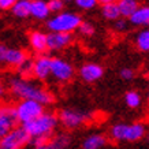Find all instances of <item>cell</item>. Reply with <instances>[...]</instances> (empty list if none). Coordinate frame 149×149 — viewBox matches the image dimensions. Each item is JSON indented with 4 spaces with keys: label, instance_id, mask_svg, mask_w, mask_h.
<instances>
[{
    "label": "cell",
    "instance_id": "cell-1",
    "mask_svg": "<svg viewBox=\"0 0 149 149\" xmlns=\"http://www.w3.org/2000/svg\"><path fill=\"white\" fill-rule=\"evenodd\" d=\"M10 91L19 100H34L44 107L54 103V95L42 88L38 82L21 77H11L8 79Z\"/></svg>",
    "mask_w": 149,
    "mask_h": 149
},
{
    "label": "cell",
    "instance_id": "cell-2",
    "mask_svg": "<svg viewBox=\"0 0 149 149\" xmlns=\"http://www.w3.org/2000/svg\"><path fill=\"white\" fill-rule=\"evenodd\" d=\"M59 125V118L56 113L45 111V112L36 118L34 120L23 125L25 130L30 136L32 140L34 138H51L54 136L55 130Z\"/></svg>",
    "mask_w": 149,
    "mask_h": 149
},
{
    "label": "cell",
    "instance_id": "cell-3",
    "mask_svg": "<svg viewBox=\"0 0 149 149\" xmlns=\"http://www.w3.org/2000/svg\"><path fill=\"white\" fill-rule=\"evenodd\" d=\"M82 23L81 15L71 11H62L55 14L47 21V26L52 33H70L78 30L79 25Z\"/></svg>",
    "mask_w": 149,
    "mask_h": 149
},
{
    "label": "cell",
    "instance_id": "cell-4",
    "mask_svg": "<svg viewBox=\"0 0 149 149\" xmlns=\"http://www.w3.org/2000/svg\"><path fill=\"white\" fill-rule=\"evenodd\" d=\"M146 134V127L144 123H115L109 129V136L113 141H129L136 142L144 138Z\"/></svg>",
    "mask_w": 149,
    "mask_h": 149
},
{
    "label": "cell",
    "instance_id": "cell-5",
    "mask_svg": "<svg viewBox=\"0 0 149 149\" xmlns=\"http://www.w3.org/2000/svg\"><path fill=\"white\" fill-rule=\"evenodd\" d=\"M44 112L45 107L34 100H19V103L15 105V116L21 126L34 120Z\"/></svg>",
    "mask_w": 149,
    "mask_h": 149
},
{
    "label": "cell",
    "instance_id": "cell-6",
    "mask_svg": "<svg viewBox=\"0 0 149 149\" xmlns=\"http://www.w3.org/2000/svg\"><path fill=\"white\" fill-rule=\"evenodd\" d=\"M59 123L66 129H77V127L85 125L86 122L92 120L93 113L88 111L75 108H63L58 113Z\"/></svg>",
    "mask_w": 149,
    "mask_h": 149
},
{
    "label": "cell",
    "instance_id": "cell-7",
    "mask_svg": "<svg viewBox=\"0 0 149 149\" xmlns=\"http://www.w3.org/2000/svg\"><path fill=\"white\" fill-rule=\"evenodd\" d=\"M32 142L23 126H17L0 140V149H23Z\"/></svg>",
    "mask_w": 149,
    "mask_h": 149
},
{
    "label": "cell",
    "instance_id": "cell-8",
    "mask_svg": "<svg viewBox=\"0 0 149 149\" xmlns=\"http://www.w3.org/2000/svg\"><path fill=\"white\" fill-rule=\"evenodd\" d=\"M29 58L26 52L19 48L7 47L4 44H0V64H6L10 67H19L21 64Z\"/></svg>",
    "mask_w": 149,
    "mask_h": 149
},
{
    "label": "cell",
    "instance_id": "cell-9",
    "mask_svg": "<svg viewBox=\"0 0 149 149\" xmlns=\"http://www.w3.org/2000/svg\"><path fill=\"white\" fill-rule=\"evenodd\" d=\"M74 75V67L70 62L62 58H52L51 63V77L59 82H67Z\"/></svg>",
    "mask_w": 149,
    "mask_h": 149
},
{
    "label": "cell",
    "instance_id": "cell-10",
    "mask_svg": "<svg viewBox=\"0 0 149 149\" xmlns=\"http://www.w3.org/2000/svg\"><path fill=\"white\" fill-rule=\"evenodd\" d=\"M17 116L15 107L10 104H0V140L10 133L14 127H17Z\"/></svg>",
    "mask_w": 149,
    "mask_h": 149
},
{
    "label": "cell",
    "instance_id": "cell-11",
    "mask_svg": "<svg viewBox=\"0 0 149 149\" xmlns=\"http://www.w3.org/2000/svg\"><path fill=\"white\" fill-rule=\"evenodd\" d=\"M51 63L52 58L48 55L42 54L38 55L34 59V70H33V77L38 81H45L51 77Z\"/></svg>",
    "mask_w": 149,
    "mask_h": 149
},
{
    "label": "cell",
    "instance_id": "cell-12",
    "mask_svg": "<svg viewBox=\"0 0 149 149\" xmlns=\"http://www.w3.org/2000/svg\"><path fill=\"white\" fill-rule=\"evenodd\" d=\"M103 74H104V68L99 63H93V62L85 63L79 68V77L85 82L99 81L100 78L103 77Z\"/></svg>",
    "mask_w": 149,
    "mask_h": 149
},
{
    "label": "cell",
    "instance_id": "cell-13",
    "mask_svg": "<svg viewBox=\"0 0 149 149\" xmlns=\"http://www.w3.org/2000/svg\"><path fill=\"white\" fill-rule=\"evenodd\" d=\"M72 42V34L70 33H52L48 34V49L60 51Z\"/></svg>",
    "mask_w": 149,
    "mask_h": 149
},
{
    "label": "cell",
    "instance_id": "cell-14",
    "mask_svg": "<svg viewBox=\"0 0 149 149\" xmlns=\"http://www.w3.org/2000/svg\"><path fill=\"white\" fill-rule=\"evenodd\" d=\"M29 44L33 51H36L38 55H42L48 49V34L40 30H34L29 34Z\"/></svg>",
    "mask_w": 149,
    "mask_h": 149
},
{
    "label": "cell",
    "instance_id": "cell-15",
    "mask_svg": "<svg viewBox=\"0 0 149 149\" xmlns=\"http://www.w3.org/2000/svg\"><path fill=\"white\" fill-rule=\"evenodd\" d=\"M129 22L133 26H140V27H146L149 29V4H141L137 11L130 18Z\"/></svg>",
    "mask_w": 149,
    "mask_h": 149
},
{
    "label": "cell",
    "instance_id": "cell-16",
    "mask_svg": "<svg viewBox=\"0 0 149 149\" xmlns=\"http://www.w3.org/2000/svg\"><path fill=\"white\" fill-rule=\"evenodd\" d=\"M49 14L51 11L47 0H33V1H30V17L38 19V21H44V19L49 18Z\"/></svg>",
    "mask_w": 149,
    "mask_h": 149
},
{
    "label": "cell",
    "instance_id": "cell-17",
    "mask_svg": "<svg viewBox=\"0 0 149 149\" xmlns=\"http://www.w3.org/2000/svg\"><path fill=\"white\" fill-rule=\"evenodd\" d=\"M70 144H71V136L62 131V133L54 134L51 137L48 146H49V149H67Z\"/></svg>",
    "mask_w": 149,
    "mask_h": 149
},
{
    "label": "cell",
    "instance_id": "cell-18",
    "mask_svg": "<svg viewBox=\"0 0 149 149\" xmlns=\"http://www.w3.org/2000/svg\"><path fill=\"white\" fill-rule=\"evenodd\" d=\"M107 145V137L100 134V133H95L88 136L82 142V149H101Z\"/></svg>",
    "mask_w": 149,
    "mask_h": 149
},
{
    "label": "cell",
    "instance_id": "cell-19",
    "mask_svg": "<svg viewBox=\"0 0 149 149\" xmlns=\"http://www.w3.org/2000/svg\"><path fill=\"white\" fill-rule=\"evenodd\" d=\"M140 6L141 4L138 0H119V3H118V7H119V11H120V17L126 19L130 18Z\"/></svg>",
    "mask_w": 149,
    "mask_h": 149
},
{
    "label": "cell",
    "instance_id": "cell-20",
    "mask_svg": "<svg viewBox=\"0 0 149 149\" xmlns=\"http://www.w3.org/2000/svg\"><path fill=\"white\" fill-rule=\"evenodd\" d=\"M11 11H13V14L17 18H21V19L27 18V17H30V1H27V0H18Z\"/></svg>",
    "mask_w": 149,
    "mask_h": 149
},
{
    "label": "cell",
    "instance_id": "cell-21",
    "mask_svg": "<svg viewBox=\"0 0 149 149\" xmlns=\"http://www.w3.org/2000/svg\"><path fill=\"white\" fill-rule=\"evenodd\" d=\"M101 15L107 21H118L120 17V11H119V7L118 4H105V6H101Z\"/></svg>",
    "mask_w": 149,
    "mask_h": 149
},
{
    "label": "cell",
    "instance_id": "cell-22",
    "mask_svg": "<svg viewBox=\"0 0 149 149\" xmlns=\"http://www.w3.org/2000/svg\"><path fill=\"white\" fill-rule=\"evenodd\" d=\"M33 70H34V59L32 58H27L19 67H17L18 77L26 78V79H30V77L33 75Z\"/></svg>",
    "mask_w": 149,
    "mask_h": 149
},
{
    "label": "cell",
    "instance_id": "cell-23",
    "mask_svg": "<svg viewBox=\"0 0 149 149\" xmlns=\"http://www.w3.org/2000/svg\"><path fill=\"white\" fill-rule=\"evenodd\" d=\"M136 47L142 52H149V29L140 30L136 36Z\"/></svg>",
    "mask_w": 149,
    "mask_h": 149
},
{
    "label": "cell",
    "instance_id": "cell-24",
    "mask_svg": "<svg viewBox=\"0 0 149 149\" xmlns=\"http://www.w3.org/2000/svg\"><path fill=\"white\" fill-rule=\"evenodd\" d=\"M125 103L129 108H138L141 105V95L137 91H129L125 95Z\"/></svg>",
    "mask_w": 149,
    "mask_h": 149
},
{
    "label": "cell",
    "instance_id": "cell-25",
    "mask_svg": "<svg viewBox=\"0 0 149 149\" xmlns=\"http://www.w3.org/2000/svg\"><path fill=\"white\" fill-rule=\"evenodd\" d=\"M78 32L81 33L82 36L91 37L95 34L96 29H95V26H93V23L88 22V21H82V23L79 25V27H78Z\"/></svg>",
    "mask_w": 149,
    "mask_h": 149
},
{
    "label": "cell",
    "instance_id": "cell-26",
    "mask_svg": "<svg viewBox=\"0 0 149 149\" xmlns=\"http://www.w3.org/2000/svg\"><path fill=\"white\" fill-rule=\"evenodd\" d=\"M74 3L77 6L78 8L85 10V11H89V10L95 8L96 6L99 4L97 0H74Z\"/></svg>",
    "mask_w": 149,
    "mask_h": 149
},
{
    "label": "cell",
    "instance_id": "cell-27",
    "mask_svg": "<svg viewBox=\"0 0 149 149\" xmlns=\"http://www.w3.org/2000/svg\"><path fill=\"white\" fill-rule=\"evenodd\" d=\"M48 1V7H49V11L54 14H59L62 13L64 8V3L63 0H47Z\"/></svg>",
    "mask_w": 149,
    "mask_h": 149
},
{
    "label": "cell",
    "instance_id": "cell-28",
    "mask_svg": "<svg viewBox=\"0 0 149 149\" xmlns=\"http://www.w3.org/2000/svg\"><path fill=\"white\" fill-rule=\"evenodd\" d=\"M129 19L126 18H119L118 21H115L113 22V29L116 30V32L119 33H122V32H126L127 30V27H129Z\"/></svg>",
    "mask_w": 149,
    "mask_h": 149
},
{
    "label": "cell",
    "instance_id": "cell-29",
    "mask_svg": "<svg viewBox=\"0 0 149 149\" xmlns=\"http://www.w3.org/2000/svg\"><path fill=\"white\" fill-rule=\"evenodd\" d=\"M119 75H120V78L122 79H125V81H131L133 78H134V70L130 67H123L120 71H119Z\"/></svg>",
    "mask_w": 149,
    "mask_h": 149
},
{
    "label": "cell",
    "instance_id": "cell-30",
    "mask_svg": "<svg viewBox=\"0 0 149 149\" xmlns=\"http://www.w3.org/2000/svg\"><path fill=\"white\" fill-rule=\"evenodd\" d=\"M18 0H0V10L1 11H7V10H13Z\"/></svg>",
    "mask_w": 149,
    "mask_h": 149
},
{
    "label": "cell",
    "instance_id": "cell-31",
    "mask_svg": "<svg viewBox=\"0 0 149 149\" xmlns=\"http://www.w3.org/2000/svg\"><path fill=\"white\" fill-rule=\"evenodd\" d=\"M99 1V4L101 6H105V4H118L119 3V0H97Z\"/></svg>",
    "mask_w": 149,
    "mask_h": 149
},
{
    "label": "cell",
    "instance_id": "cell-32",
    "mask_svg": "<svg viewBox=\"0 0 149 149\" xmlns=\"http://www.w3.org/2000/svg\"><path fill=\"white\" fill-rule=\"evenodd\" d=\"M6 93V89H4V84L0 81V99H3V96Z\"/></svg>",
    "mask_w": 149,
    "mask_h": 149
},
{
    "label": "cell",
    "instance_id": "cell-33",
    "mask_svg": "<svg viewBox=\"0 0 149 149\" xmlns=\"http://www.w3.org/2000/svg\"><path fill=\"white\" fill-rule=\"evenodd\" d=\"M34 149H49V146L47 144V145H42V146H37V148H34Z\"/></svg>",
    "mask_w": 149,
    "mask_h": 149
},
{
    "label": "cell",
    "instance_id": "cell-34",
    "mask_svg": "<svg viewBox=\"0 0 149 149\" xmlns=\"http://www.w3.org/2000/svg\"><path fill=\"white\" fill-rule=\"evenodd\" d=\"M64 3H70V1H71V0H63Z\"/></svg>",
    "mask_w": 149,
    "mask_h": 149
},
{
    "label": "cell",
    "instance_id": "cell-35",
    "mask_svg": "<svg viewBox=\"0 0 149 149\" xmlns=\"http://www.w3.org/2000/svg\"><path fill=\"white\" fill-rule=\"evenodd\" d=\"M27 1H33V0H27Z\"/></svg>",
    "mask_w": 149,
    "mask_h": 149
},
{
    "label": "cell",
    "instance_id": "cell-36",
    "mask_svg": "<svg viewBox=\"0 0 149 149\" xmlns=\"http://www.w3.org/2000/svg\"><path fill=\"white\" fill-rule=\"evenodd\" d=\"M148 100H149V96H148Z\"/></svg>",
    "mask_w": 149,
    "mask_h": 149
}]
</instances>
